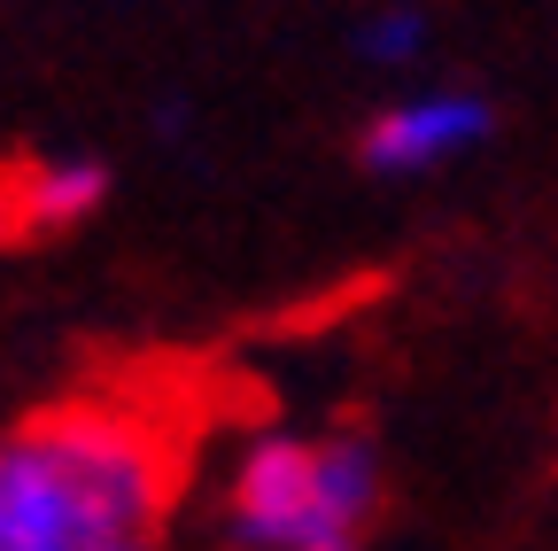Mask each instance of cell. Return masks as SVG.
<instances>
[{
  "mask_svg": "<svg viewBox=\"0 0 558 551\" xmlns=\"http://www.w3.org/2000/svg\"><path fill=\"white\" fill-rule=\"evenodd\" d=\"M171 505V451L124 404H54L0 435V551L148 543Z\"/></svg>",
  "mask_w": 558,
  "mask_h": 551,
  "instance_id": "cell-1",
  "label": "cell"
},
{
  "mask_svg": "<svg viewBox=\"0 0 558 551\" xmlns=\"http://www.w3.org/2000/svg\"><path fill=\"white\" fill-rule=\"evenodd\" d=\"M388 505V466L373 435H248L226 490V551H365Z\"/></svg>",
  "mask_w": 558,
  "mask_h": 551,
  "instance_id": "cell-2",
  "label": "cell"
},
{
  "mask_svg": "<svg viewBox=\"0 0 558 551\" xmlns=\"http://www.w3.org/2000/svg\"><path fill=\"white\" fill-rule=\"evenodd\" d=\"M488 132H497V109L473 86H418V94H396L365 117V141H357V164L373 179H427V171H450L465 164Z\"/></svg>",
  "mask_w": 558,
  "mask_h": 551,
  "instance_id": "cell-3",
  "label": "cell"
},
{
  "mask_svg": "<svg viewBox=\"0 0 558 551\" xmlns=\"http://www.w3.org/2000/svg\"><path fill=\"white\" fill-rule=\"evenodd\" d=\"M109 202V164L101 156H39V164H16L0 179V233H70L86 226Z\"/></svg>",
  "mask_w": 558,
  "mask_h": 551,
  "instance_id": "cell-4",
  "label": "cell"
},
{
  "mask_svg": "<svg viewBox=\"0 0 558 551\" xmlns=\"http://www.w3.org/2000/svg\"><path fill=\"white\" fill-rule=\"evenodd\" d=\"M349 47H357V62H373V71H411V62H427L435 24H427V9H411V0H380V9L349 32Z\"/></svg>",
  "mask_w": 558,
  "mask_h": 551,
  "instance_id": "cell-5",
  "label": "cell"
},
{
  "mask_svg": "<svg viewBox=\"0 0 558 551\" xmlns=\"http://www.w3.org/2000/svg\"><path fill=\"white\" fill-rule=\"evenodd\" d=\"M117 551H163V543H156V536H148V543H117Z\"/></svg>",
  "mask_w": 558,
  "mask_h": 551,
  "instance_id": "cell-6",
  "label": "cell"
}]
</instances>
